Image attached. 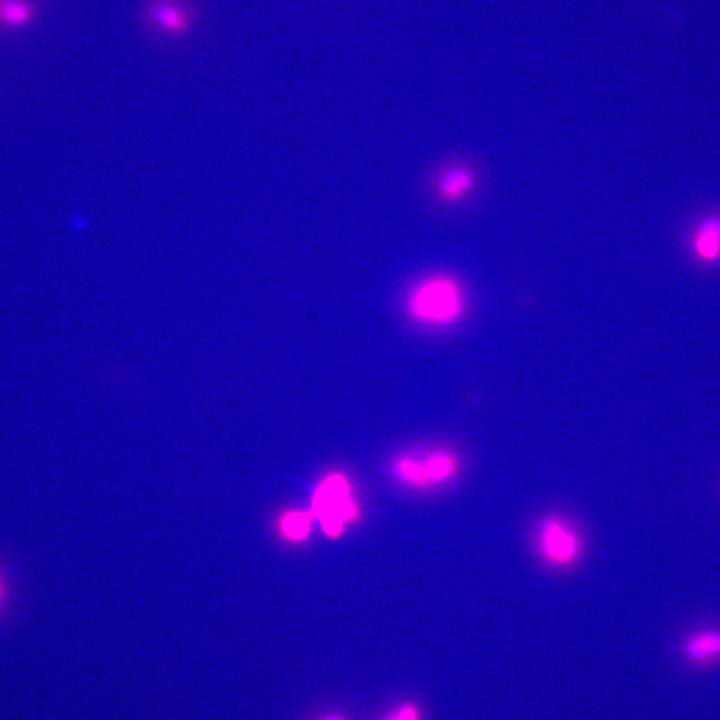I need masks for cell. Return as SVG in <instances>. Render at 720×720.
I'll return each instance as SVG.
<instances>
[{
  "instance_id": "cell-4",
  "label": "cell",
  "mask_w": 720,
  "mask_h": 720,
  "mask_svg": "<svg viewBox=\"0 0 720 720\" xmlns=\"http://www.w3.org/2000/svg\"><path fill=\"white\" fill-rule=\"evenodd\" d=\"M143 16L153 31L166 37H180L192 29L197 12L190 0H148Z\"/></svg>"
},
{
  "instance_id": "cell-7",
  "label": "cell",
  "mask_w": 720,
  "mask_h": 720,
  "mask_svg": "<svg viewBox=\"0 0 720 720\" xmlns=\"http://www.w3.org/2000/svg\"><path fill=\"white\" fill-rule=\"evenodd\" d=\"M692 248L701 261L710 263L720 258V216H710L699 224Z\"/></svg>"
},
{
  "instance_id": "cell-2",
  "label": "cell",
  "mask_w": 720,
  "mask_h": 720,
  "mask_svg": "<svg viewBox=\"0 0 720 720\" xmlns=\"http://www.w3.org/2000/svg\"><path fill=\"white\" fill-rule=\"evenodd\" d=\"M536 548L545 564L567 569L579 560L583 543L576 528L566 518L549 514L538 525Z\"/></svg>"
},
{
  "instance_id": "cell-8",
  "label": "cell",
  "mask_w": 720,
  "mask_h": 720,
  "mask_svg": "<svg viewBox=\"0 0 720 720\" xmlns=\"http://www.w3.org/2000/svg\"><path fill=\"white\" fill-rule=\"evenodd\" d=\"M34 17V7L27 0H0L1 25L21 28L29 25Z\"/></svg>"
},
{
  "instance_id": "cell-5",
  "label": "cell",
  "mask_w": 720,
  "mask_h": 720,
  "mask_svg": "<svg viewBox=\"0 0 720 720\" xmlns=\"http://www.w3.org/2000/svg\"><path fill=\"white\" fill-rule=\"evenodd\" d=\"M475 175L462 164L446 168L438 176L435 184L436 194L445 203H456L463 200L473 190Z\"/></svg>"
},
{
  "instance_id": "cell-13",
  "label": "cell",
  "mask_w": 720,
  "mask_h": 720,
  "mask_svg": "<svg viewBox=\"0 0 720 720\" xmlns=\"http://www.w3.org/2000/svg\"><path fill=\"white\" fill-rule=\"evenodd\" d=\"M317 720H348V719L340 713H329L324 716H321Z\"/></svg>"
},
{
  "instance_id": "cell-3",
  "label": "cell",
  "mask_w": 720,
  "mask_h": 720,
  "mask_svg": "<svg viewBox=\"0 0 720 720\" xmlns=\"http://www.w3.org/2000/svg\"><path fill=\"white\" fill-rule=\"evenodd\" d=\"M311 513L330 537L340 535L346 522L355 518L356 507L343 474L331 473L320 482L312 498Z\"/></svg>"
},
{
  "instance_id": "cell-1",
  "label": "cell",
  "mask_w": 720,
  "mask_h": 720,
  "mask_svg": "<svg viewBox=\"0 0 720 720\" xmlns=\"http://www.w3.org/2000/svg\"><path fill=\"white\" fill-rule=\"evenodd\" d=\"M464 296L462 286L454 277L445 273L431 274L409 290L405 308L408 316L417 323L445 327L464 314Z\"/></svg>"
},
{
  "instance_id": "cell-12",
  "label": "cell",
  "mask_w": 720,
  "mask_h": 720,
  "mask_svg": "<svg viewBox=\"0 0 720 720\" xmlns=\"http://www.w3.org/2000/svg\"><path fill=\"white\" fill-rule=\"evenodd\" d=\"M6 592H7L6 584L4 582L2 575L0 574V611H1V608L3 607L4 601L6 598Z\"/></svg>"
},
{
  "instance_id": "cell-10",
  "label": "cell",
  "mask_w": 720,
  "mask_h": 720,
  "mask_svg": "<svg viewBox=\"0 0 720 720\" xmlns=\"http://www.w3.org/2000/svg\"><path fill=\"white\" fill-rule=\"evenodd\" d=\"M687 651L692 657H706L720 652V635L706 633L689 641Z\"/></svg>"
},
{
  "instance_id": "cell-6",
  "label": "cell",
  "mask_w": 720,
  "mask_h": 720,
  "mask_svg": "<svg viewBox=\"0 0 720 720\" xmlns=\"http://www.w3.org/2000/svg\"><path fill=\"white\" fill-rule=\"evenodd\" d=\"M418 460L422 483H439L451 479L459 471L458 457L447 449L435 450Z\"/></svg>"
},
{
  "instance_id": "cell-11",
  "label": "cell",
  "mask_w": 720,
  "mask_h": 720,
  "mask_svg": "<svg viewBox=\"0 0 720 720\" xmlns=\"http://www.w3.org/2000/svg\"><path fill=\"white\" fill-rule=\"evenodd\" d=\"M381 720H421V713L415 703L405 702L386 714Z\"/></svg>"
},
{
  "instance_id": "cell-9",
  "label": "cell",
  "mask_w": 720,
  "mask_h": 720,
  "mask_svg": "<svg viewBox=\"0 0 720 720\" xmlns=\"http://www.w3.org/2000/svg\"><path fill=\"white\" fill-rule=\"evenodd\" d=\"M311 520V512L291 511L282 517L280 528L286 537L292 540H301L308 535Z\"/></svg>"
}]
</instances>
